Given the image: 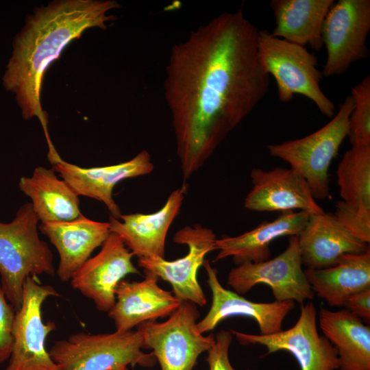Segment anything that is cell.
<instances>
[{
	"mask_svg": "<svg viewBox=\"0 0 370 370\" xmlns=\"http://www.w3.org/2000/svg\"><path fill=\"white\" fill-rule=\"evenodd\" d=\"M39 222L31 202L23 204L12 221H0V283L16 311L27 277L56 274L53 253L39 237Z\"/></svg>",
	"mask_w": 370,
	"mask_h": 370,
	"instance_id": "obj_3",
	"label": "cell"
},
{
	"mask_svg": "<svg viewBox=\"0 0 370 370\" xmlns=\"http://www.w3.org/2000/svg\"><path fill=\"white\" fill-rule=\"evenodd\" d=\"M297 241L302 264L310 269L330 267L344 255L370 250L369 244L346 230L333 214L325 212L310 214Z\"/></svg>",
	"mask_w": 370,
	"mask_h": 370,
	"instance_id": "obj_19",
	"label": "cell"
},
{
	"mask_svg": "<svg viewBox=\"0 0 370 370\" xmlns=\"http://www.w3.org/2000/svg\"><path fill=\"white\" fill-rule=\"evenodd\" d=\"M317 315L314 304L309 302L301 305L298 320L288 330L269 335L230 331L242 345L264 346L265 355L278 351L289 352L301 370H338L336 350L325 336L319 334Z\"/></svg>",
	"mask_w": 370,
	"mask_h": 370,
	"instance_id": "obj_11",
	"label": "cell"
},
{
	"mask_svg": "<svg viewBox=\"0 0 370 370\" xmlns=\"http://www.w3.org/2000/svg\"><path fill=\"white\" fill-rule=\"evenodd\" d=\"M203 266L212 293V303L207 314L197 323V330L200 334L214 330L221 321L234 316L254 319L261 335H269L282 330L283 321L295 308V301L262 303L247 299L223 287L217 277V270L212 267L208 260H204Z\"/></svg>",
	"mask_w": 370,
	"mask_h": 370,
	"instance_id": "obj_14",
	"label": "cell"
},
{
	"mask_svg": "<svg viewBox=\"0 0 370 370\" xmlns=\"http://www.w3.org/2000/svg\"><path fill=\"white\" fill-rule=\"evenodd\" d=\"M120 7L113 0H60L36 8L15 37L3 85L15 93L25 119L36 116L47 138L49 155L56 153L49 138L47 114L42 109L44 73L66 46L87 29H106L107 13Z\"/></svg>",
	"mask_w": 370,
	"mask_h": 370,
	"instance_id": "obj_2",
	"label": "cell"
},
{
	"mask_svg": "<svg viewBox=\"0 0 370 370\" xmlns=\"http://www.w3.org/2000/svg\"><path fill=\"white\" fill-rule=\"evenodd\" d=\"M304 272L314 293L330 306L343 307L351 296L370 289V250L346 254L332 267Z\"/></svg>",
	"mask_w": 370,
	"mask_h": 370,
	"instance_id": "obj_24",
	"label": "cell"
},
{
	"mask_svg": "<svg viewBox=\"0 0 370 370\" xmlns=\"http://www.w3.org/2000/svg\"><path fill=\"white\" fill-rule=\"evenodd\" d=\"M354 108L349 120L348 138L352 146H370V75L352 89Z\"/></svg>",
	"mask_w": 370,
	"mask_h": 370,
	"instance_id": "obj_27",
	"label": "cell"
},
{
	"mask_svg": "<svg viewBox=\"0 0 370 370\" xmlns=\"http://www.w3.org/2000/svg\"><path fill=\"white\" fill-rule=\"evenodd\" d=\"M297 236H290L286 249L268 260L246 262L232 268L227 283L235 293L244 295L259 284L269 286L275 301H293L304 304L315 293L302 269Z\"/></svg>",
	"mask_w": 370,
	"mask_h": 370,
	"instance_id": "obj_10",
	"label": "cell"
},
{
	"mask_svg": "<svg viewBox=\"0 0 370 370\" xmlns=\"http://www.w3.org/2000/svg\"><path fill=\"white\" fill-rule=\"evenodd\" d=\"M334 216L349 233L361 241L370 243V210L358 207L343 200L334 205Z\"/></svg>",
	"mask_w": 370,
	"mask_h": 370,
	"instance_id": "obj_28",
	"label": "cell"
},
{
	"mask_svg": "<svg viewBox=\"0 0 370 370\" xmlns=\"http://www.w3.org/2000/svg\"><path fill=\"white\" fill-rule=\"evenodd\" d=\"M333 0H271L275 27L271 35L320 51L322 28Z\"/></svg>",
	"mask_w": 370,
	"mask_h": 370,
	"instance_id": "obj_22",
	"label": "cell"
},
{
	"mask_svg": "<svg viewBox=\"0 0 370 370\" xmlns=\"http://www.w3.org/2000/svg\"><path fill=\"white\" fill-rule=\"evenodd\" d=\"M140 332H79L57 341L49 351L60 370H110L136 365L151 367L156 359L145 353Z\"/></svg>",
	"mask_w": 370,
	"mask_h": 370,
	"instance_id": "obj_6",
	"label": "cell"
},
{
	"mask_svg": "<svg viewBox=\"0 0 370 370\" xmlns=\"http://www.w3.org/2000/svg\"><path fill=\"white\" fill-rule=\"evenodd\" d=\"M354 108L348 95L331 121L301 138L267 146L271 156L286 162L308 182L315 199L330 198L329 169L349 133V120Z\"/></svg>",
	"mask_w": 370,
	"mask_h": 370,
	"instance_id": "obj_4",
	"label": "cell"
},
{
	"mask_svg": "<svg viewBox=\"0 0 370 370\" xmlns=\"http://www.w3.org/2000/svg\"><path fill=\"white\" fill-rule=\"evenodd\" d=\"M59 293L42 284L37 277L29 276L23 286L21 306L16 311L12 327V345L5 370H60L45 348L47 336L56 329L53 321L44 323L42 306Z\"/></svg>",
	"mask_w": 370,
	"mask_h": 370,
	"instance_id": "obj_8",
	"label": "cell"
},
{
	"mask_svg": "<svg viewBox=\"0 0 370 370\" xmlns=\"http://www.w3.org/2000/svg\"><path fill=\"white\" fill-rule=\"evenodd\" d=\"M258 32L241 8L213 18L172 47L164 89L184 182L269 90Z\"/></svg>",
	"mask_w": 370,
	"mask_h": 370,
	"instance_id": "obj_1",
	"label": "cell"
},
{
	"mask_svg": "<svg viewBox=\"0 0 370 370\" xmlns=\"http://www.w3.org/2000/svg\"><path fill=\"white\" fill-rule=\"evenodd\" d=\"M230 331L221 330L215 336L214 345L208 350L206 358L209 370H236L230 363L229 349L232 341Z\"/></svg>",
	"mask_w": 370,
	"mask_h": 370,
	"instance_id": "obj_30",
	"label": "cell"
},
{
	"mask_svg": "<svg viewBox=\"0 0 370 370\" xmlns=\"http://www.w3.org/2000/svg\"><path fill=\"white\" fill-rule=\"evenodd\" d=\"M134 256L121 237L111 232L99 252L73 274L71 286L92 299L98 310L108 312L115 303L118 284L128 274H140L132 261Z\"/></svg>",
	"mask_w": 370,
	"mask_h": 370,
	"instance_id": "obj_13",
	"label": "cell"
},
{
	"mask_svg": "<svg viewBox=\"0 0 370 370\" xmlns=\"http://www.w3.org/2000/svg\"><path fill=\"white\" fill-rule=\"evenodd\" d=\"M145 274L140 282L122 280L116 288V301L108 314L116 331L132 330L141 323L169 317L182 302L172 291L158 286L156 275Z\"/></svg>",
	"mask_w": 370,
	"mask_h": 370,
	"instance_id": "obj_18",
	"label": "cell"
},
{
	"mask_svg": "<svg viewBox=\"0 0 370 370\" xmlns=\"http://www.w3.org/2000/svg\"><path fill=\"white\" fill-rule=\"evenodd\" d=\"M199 312L195 304L184 301L164 322L148 321L137 326L143 349H151L161 370H193L199 356L214 345L213 334L197 330Z\"/></svg>",
	"mask_w": 370,
	"mask_h": 370,
	"instance_id": "obj_7",
	"label": "cell"
},
{
	"mask_svg": "<svg viewBox=\"0 0 370 370\" xmlns=\"http://www.w3.org/2000/svg\"><path fill=\"white\" fill-rule=\"evenodd\" d=\"M187 186L173 190L164 205L151 214H122L119 219L109 218L110 232L118 234L126 247L140 258H164L168 231L179 214Z\"/></svg>",
	"mask_w": 370,
	"mask_h": 370,
	"instance_id": "obj_17",
	"label": "cell"
},
{
	"mask_svg": "<svg viewBox=\"0 0 370 370\" xmlns=\"http://www.w3.org/2000/svg\"><path fill=\"white\" fill-rule=\"evenodd\" d=\"M216 235L210 228L200 224L186 225L179 230L173 241L186 245L188 254L173 261L164 258H140L138 266L144 273H150L170 283L172 293L181 301H187L204 306L205 294L197 280V271L203 265L205 256L216 250Z\"/></svg>",
	"mask_w": 370,
	"mask_h": 370,
	"instance_id": "obj_12",
	"label": "cell"
},
{
	"mask_svg": "<svg viewBox=\"0 0 370 370\" xmlns=\"http://www.w3.org/2000/svg\"><path fill=\"white\" fill-rule=\"evenodd\" d=\"M8 301L0 283V363L9 359L12 345L16 310Z\"/></svg>",
	"mask_w": 370,
	"mask_h": 370,
	"instance_id": "obj_29",
	"label": "cell"
},
{
	"mask_svg": "<svg viewBox=\"0 0 370 370\" xmlns=\"http://www.w3.org/2000/svg\"><path fill=\"white\" fill-rule=\"evenodd\" d=\"M51 169L78 196L103 203L110 217L120 219L122 214L112 196L114 188L122 180L151 173L154 165L149 152L143 150L131 160L116 164L84 168L62 160Z\"/></svg>",
	"mask_w": 370,
	"mask_h": 370,
	"instance_id": "obj_16",
	"label": "cell"
},
{
	"mask_svg": "<svg viewBox=\"0 0 370 370\" xmlns=\"http://www.w3.org/2000/svg\"><path fill=\"white\" fill-rule=\"evenodd\" d=\"M310 214L289 210L272 221H263L254 229L236 236H223L216 240L219 250L214 261L232 257L238 266L246 262H260L271 258L270 245L282 236H298L306 225Z\"/></svg>",
	"mask_w": 370,
	"mask_h": 370,
	"instance_id": "obj_21",
	"label": "cell"
},
{
	"mask_svg": "<svg viewBox=\"0 0 370 370\" xmlns=\"http://www.w3.org/2000/svg\"><path fill=\"white\" fill-rule=\"evenodd\" d=\"M369 0H338L328 11L322 28L327 58L322 75H339L369 56Z\"/></svg>",
	"mask_w": 370,
	"mask_h": 370,
	"instance_id": "obj_9",
	"label": "cell"
},
{
	"mask_svg": "<svg viewBox=\"0 0 370 370\" xmlns=\"http://www.w3.org/2000/svg\"><path fill=\"white\" fill-rule=\"evenodd\" d=\"M336 175L342 200L370 210V146H352L339 162Z\"/></svg>",
	"mask_w": 370,
	"mask_h": 370,
	"instance_id": "obj_26",
	"label": "cell"
},
{
	"mask_svg": "<svg viewBox=\"0 0 370 370\" xmlns=\"http://www.w3.org/2000/svg\"><path fill=\"white\" fill-rule=\"evenodd\" d=\"M258 55L265 71L275 79L280 101H291L295 94L311 100L320 112L329 118L336 106L320 86L322 73L316 56L304 46L275 37L267 29L260 30Z\"/></svg>",
	"mask_w": 370,
	"mask_h": 370,
	"instance_id": "obj_5",
	"label": "cell"
},
{
	"mask_svg": "<svg viewBox=\"0 0 370 370\" xmlns=\"http://www.w3.org/2000/svg\"><path fill=\"white\" fill-rule=\"evenodd\" d=\"M319 323L336 350L339 370H370L369 325L345 308H321Z\"/></svg>",
	"mask_w": 370,
	"mask_h": 370,
	"instance_id": "obj_23",
	"label": "cell"
},
{
	"mask_svg": "<svg viewBox=\"0 0 370 370\" xmlns=\"http://www.w3.org/2000/svg\"><path fill=\"white\" fill-rule=\"evenodd\" d=\"M110 370H128L127 367H120L114 369H110Z\"/></svg>",
	"mask_w": 370,
	"mask_h": 370,
	"instance_id": "obj_32",
	"label": "cell"
},
{
	"mask_svg": "<svg viewBox=\"0 0 370 370\" xmlns=\"http://www.w3.org/2000/svg\"><path fill=\"white\" fill-rule=\"evenodd\" d=\"M109 221H94L82 214L70 221L40 224L39 230L59 254L56 273L62 282L71 280L93 251L102 245L111 233Z\"/></svg>",
	"mask_w": 370,
	"mask_h": 370,
	"instance_id": "obj_20",
	"label": "cell"
},
{
	"mask_svg": "<svg viewBox=\"0 0 370 370\" xmlns=\"http://www.w3.org/2000/svg\"><path fill=\"white\" fill-rule=\"evenodd\" d=\"M250 177L253 186L244 201V207L247 210H299L310 214L324 212L313 197L306 180L291 168L275 167L269 171L254 168Z\"/></svg>",
	"mask_w": 370,
	"mask_h": 370,
	"instance_id": "obj_15",
	"label": "cell"
},
{
	"mask_svg": "<svg viewBox=\"0 0 370 370\" xmlns=\"http://www.w3.org/2000/svg\"><path fill=\"white\" fill-rule=\"evenodd\" d=\"M18 188L32 200L41 223L70 221L82 214L79 196L52 169L35 168L31 177L20 178Z\"/></svg>",
	"mask_w": 370,
	"mask_h": 370,
	"instance_id": "obj_25",
	"label": "cell"
},
{
	"mask_svg": "<svg viewBox=\"0 0 370 370\" xmlns=\"http://www.w3.org/2000/svg\"><path fill=\"white\" fill-rule=\"evenodd\" d=\"M344 306L355 316L366 323L370 321V289H367L351 296Z\"/></svg>",
	"mask_w": 370,
	"mask_h": 370,
	"instance_id": "obj_31",
	"label": "cell"
}]
</instances>
